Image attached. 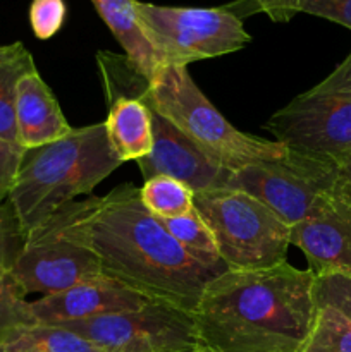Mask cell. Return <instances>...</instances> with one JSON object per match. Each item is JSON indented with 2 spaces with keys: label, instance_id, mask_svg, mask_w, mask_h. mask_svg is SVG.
I'll list each match as a JSON object with an SVG mask.
<instances>
[{
  "label": "cell",
  "instance_id": "1",
  "mask_svg": "<svg viewBox=\"0 0 351 352\" xmlns=\"http://www.w3.org/2000/svg\"><path fill=\"white\" fill-rule=\"evenodd\" d=\"M28 237H57L92 251L102 275L138 292L193 313L205 285L217 277L169 234L131 182L103 196L72 201ZM26 237V239H28Z\"/></svg>",
  "mask_w": 351,
  "mask_h": 352
},
{
  "label": "cell",
  "instance_id": "2",
  "mask_svg": "<svg viewBox=\"0 0 351 352\" xmlns=\"http://www.w3.org/2000/svg\"><path fill=\"white\" fill-rule=\"evenodd\" d=\"M315 274L288 261L226 270L203 289L193 323L206 352H299L315 318Z\"/></svg>",
  "mask_w": 351,
  "mask_h": 352
},
{
  "label": "cell",
  "instance_id": "3",
  "mask_svg": "<svg viewBox=\"0 0 351 352\" xmlns=\"http://www.w3.org/2000/svg\"><path fill=\"white\" fill-rule=\"evenodd\" d=\"M120 165L105 124L76 127L62 140L24 151L7 203L28 237L78 196L89 195Z\"/></svg>",
  "mask_w": 351,
  "mask_h": 352
},
{
  "label": "cell",
  "instance_id": "4",
  "mask_svg": "<svg viewBox=\"0 0 351 352\" xmlns=\"http://www.w3.org/2000/svg\"><path fill=\"white\" fill-rule=\"evenodd\" d=\"M141 100L226 170L275 160L289 151L279 141L237 131L196 86L188 65L162 64L148 79Z\"/></svg>",
  "mask_w": 351,
  "mask_h": 352
},
{
  "label": "cell",
  "instance_id": "5",
  "mask_svg": "<svg viewBox=\"0 0 351 352\" xmlns=\"http://www.w3.org/2000/svg\"><path fill=\"white\" fill-rule=\"evenodd\" d=\"M195 210L215 237L227 270H265L288 261L291 227L237 189L195 192Z\"/></svg>",
  "mask_w": 351,
  "mask_h": 352
},
{
  "label": "cell",
  "instance_id": "6",
  "mask_svg": "<svg viewBox=\"0 0 351 352\" xmlns=\"http://www.w3.org/2000/svg\"><path fill=\"white\" fill-rule=\"evenodd\" d=\"M265 129L289 150L339 162L351 153V52L326 79L268 119Z\"/></svg>",
  "mask_w": 351,
  "mask_h": 352
},
{
  "label": "cell",
  "instance_id": "7",
  "mask_svg": "<svg viewBox=\"0 0 351 352\" xmlns=\"http://www.w3.org/2000/svg\"><path fill=\"white\" fill-rule=\"evenodd\" d=\"M145 36L162 64H182L222 57L251 41L243 21L231 7H171L134 2Z\"/></svg>",
  "mask_w": 351,
  "mask_h": 352
},
{
  "label": "cell",
  "instance_id": "8",
  "mask_svg": "<svg viewBox=\"0 0 351 352\" xmlns=\"http://www.w3.org/2000/svg\"><path fill=\"white\" fill-rule=\"evenodd\" d=\"M339 177L336 162L289 150L275 160L231 170L226 189L251 195L277 213L289 227L312 212L317 198Z\"/></svg>",
  "mask_w": 351,
  "mask_h": 352
},
{
  "label": "cell",
  "instance_id": "9",
  "mask_svg": "<svg viewBox=\"0 0 351 352\" xmlns=\"http://www.w3.org/2000/svg\"><path fill=\"white\" fill-rule=\"evenodd\" d=\"M57 327L85 337L103 352H191L198 347L191 313L157 301Z\"/></svg>",
  "mask_w": 351,
  "mask_h": 352
},
{
  "label": "cell",
  "instance_id": "10",
  "mask_svg": "<svg viewBox=\"0 0 351 352\" xmlns=\"http://www.w3.org/2000/svg\"><path fill=\"white\" fill-rule=\"evenodd\" d=\"M291 246L303 251L308 270L351 277V182L339 174L312 212L291 227Z\"/></svg>",
  "mask_w": 351,
  "mask_h": 352
},
{
  "label": "cell",
  "instance_id": "11",
  "mask_svg": "<svg viewBox=\"0 0 351 352\" xmlns=\"http://www.w3.org/2000/svg\"><path fill=\"white\" fill-rule=\"evenodd\" d=\"M12 275L26 294L41 292L43 296L103 277L92 251L57 237H28Z\"/></svg>",
  "mask_w": 351,
  "mask_h": 352
},
{
  "label": "cell",
  "instance_id": "12",
  "mask_svg": "<svg viewBox=\"0 0 351 352\" xmlns=\"http://www.w3.org/2000/svg\"><path fill=\"white\" fill-rule=\"evenodd\" d=\"M151 110V109H150ZM153 116V148L138 160L143 179L167 175L184 182L193 191L226 189L229 172L217 167L176 127L151 110Z\"/></svg>",
  "mask_w": 351,
  "mask_h": 352
},
{
  "label": "cell",
  "instance_id": "13",
  "mask_svg": "<svg viewBox=\"0 0 351 352\" xmlns=\"http://www.w3.org/2000/svg\"><path fill=\"white\" fill-rule=\"evenodd\" d=\"M147 302H150L147 298L124 287L119 282L100 277L31 301V309L38 325H61L110 313L133 311L143 308Z\"/></svg>",
  "mask_w": 351,
  "mask_h": 352
},
{
  "label": "cell",
  "instance_id": "14",
  "mask_svg": "<svg viewBox=\"0 0 351 352\" xmlns=\"http://www.w3.org/2000/svg\"><path fill=\"white\" fill-rule=\"evenodd\" d=\"M72 129L38 69L24 72L16 88L17 144L24 150H33L62 140Z\"/></svg>",
  "mask_w": 351,
  "mask_h": 352
},
{
  "label": "cell",
  "instance_id": "15",
  "mask_svg": "<svg viewBox=\"0 0 351 352\" xmlns=\"http://www.w3.org/2000/svg\"><path fill=\"white\" fill-rule=\"evenodd\" d=\"M143 89L134 95L105 98L109 116L103 124L110 146L123 164L141 160L153 148V116L150 107L141 100Z\"/></svg>",
  "mask_w": 351,
  "mask_h": 352
},
{
  "label": "cell",
  "instance_id": "16",
  "mask_svg": "<svg viewBox=\"0 0 351 352\" xmlns=\"http://www.w3.org/2000/svg\"><path fill=\"white\" fill-rule=\"evenodd\" d=\"M98 16L107 24L117 43L123 47L124 55L134 67L150 79V76L162 65L157 52L153 50L138 21L134 2L136 0H89Z\"/></svg>",
  "mask_w": 351,
  "mask_h": 352
},
{
  "label": "cell",
  "instance_id": "17",
  "mask_svg": "<svg viewBox=\"0 0 351 352\" xmlns=\"http://www.w3.org/2000/svg\"><path fill=\"white\" fill-rule=\"evenodd\" d=\"M33 67V55L21 41L0 45V140L17 143L16 88L21 76Z\"/></svg>",
  "mask_w": 351,
  "mask_h": 352
},
{
  "label": "cell",
  "instance_id": "18",
  "mask_svg": "<svg viewBox=\"0 0 351 352\" xmlns=\"http://www.w3.org/2000/svg\"><path fill=\"white\" fill-rule=\"evenodd\" d=\"M103 352L85 337L57 325H34L14 330L0 339V352Z\"/></svg>",
  "mask_w": 351,
  "mask_h": 352
},
{
  "label": "cell",
  "instance_id": "19",
  "mask_svg": "<svg viewBox=\"0 0 351 352\" xmlns=\"http://www.w3.org/2000/svg\"><path fill=\"white\" fill-rule=\"evenodd\" d=\"M165 229L169 230L172 237L191 254L195 260H198L203 267L209 270L215 272L217 275L224 274L227 267L224 261L220 260L219 248H217L215 237H213L212 230L206 227L202 217L198 215L195 208L189 213L176 219L162 220Z\"/></svg>",
  "mask_w": 351,
  "mask_h": 352
},
{
  "label": "cell",
  "instance_id": "20",
  "mask_svg": "<svg viewBox=\"0 0 351 352\" xmlns=\"http://www.w3.org/2000/svg\"><path fill=\"white\" fill-rule=\"evenodd\" d=\"M140 195L148 212L160 220L186 215L195 208V191L167 175L147 179L140 188Z\"/></svg>",
  "mask_w": 351,
  "mask_h": 352
},
{
  "label": "cell",
  "instance_id": "21",
  "mask_svg": "<svg viewBox=\"0 0 351 352\" xmlns=\"http://www.w3.org/2000/svg\"><path fill=\"white\" fill-rule=\"evenodd\" d=\"M299 352H351V320L332 306H317Z\"/></svg>",
  "mask_w": 351,
  "mask_h": 352
},
{
  "label": "cell",
  "instance_id": "22",
  "mask_svg": "<svg viewBox=\"0 0 351 352\" xmlns=\"http://www.w3.org/2000/svg\"><path fill=\"white\" fill-rule=\"evenodd\" d=\"M26 296L12 272L0 274V339L14 330L38 325Z\"/></svg>",
  "mask_w": 351,
  "mask_h": 352
},
{
  "label": "cell",
  "instance_id": "23",
  "mask_svg": "<svg viewBox=\"0 0 351 352\" xmlns=\"http://www.w3.org/2000/svg\"><path fill=\"white\" fill-rule=\"evenodd\" d=\"M26 244V236L23 234L9 203L0 205V274L12 272L17 256Z\"/></svg>",
  "mask_w": 351,
  "mask_h": 352
},
{
  "label": "cell",
  "instance_id": "24",
  "mask_svg": "<svg viewBox=\"0 0 351 352\" xmlns=\"http://www.w3.org/2000/svg\"><path fill=\"white\" fill-rule=\"evenodd\" d=\"M67 7L64 0H31L30 24L38 40H50L64 26Z\"/></svg>",
  "mask_w": 351,
  "mask_h": 352
},
{
  "label": "cell",
  "instance_id": "25",
  "mask_svg": "<svg viewBox=\"0 0 351 352\" xmlns=\"http://www.w3.org/2000/svg\"><path fill=\"white\" fill-rule=\"evenodd\" d=\"M317 306H332L351 320V277L346 275H315Z\"/></svg>",
  "mask_w": 351,
  "mask_h": 352
},
{
  "label": "cell",
  "instance_id": "26",
  "mask_svg": "<svg viewBox=\"0 0 351 352\" xmlns=\"http://www.w3.org/2000/svg\"><path fill=\"white\" fill-rule=\"evenodd\" d=\"M298 10L351 30V0H298Z\"/></svg>",
  "mask_w": 351,
  "mask_h": 352
},
{
  "label": "cell",
  "instance_id": "27",
  "mask_svg": "<svg viewBox=\"0 0 351 352\" xmlns=\"http://www.w3.org/2000/svg\"><path fill=\"white\" fill-rule=\"evenodd\" d=\"M24 151L26 150L17 143L0 140V205H3L9 198V192L17 177L21 162H23Z\"/></svg>",
  "mask_w": 351,
  "mask_h": 352
},
{
  "label": "cell",
  "instance_id": "28",
  "mask_svg": "<svg viewBox=\"0 0 351 352\" xmlns=\"http://www.w3.org/2000/svg\"><path fill=\"white\" fill-rule=\"evenodd\" d=\"M257 9L267 14L274 23H288L298 10V0H253Z\"/></svg>",
  "mask_w": 351,
  "mask_h": 352
},
{
  "label": "cell",
  "instance_id": "29",
  "mask_svg": "<svg viewBox=\"0 0 351 352\" xmlns=\"http://www.w3.org/2000/svg\"><path fill=\"white\" fill-rule=\"evenodd\" d=\"M337 167H339V174L351 182V153L341 158V160L337 162Z\"/></svg>",
  "mask_w": 351,
  "mask_h": 352
},
{
  "label": "cell",
  "instance_id": "30",
  "mask_svg": "<svg viewBox=\"0 0 351 352\" xmlns=\"http://www.w3.org/2000/svg\"><path fill=\"white\" fill-rule=\"evenodd\" d=\"M191 352H206V351L202 349V347H196V349H193Z\"/></svg>",
  "mask_w": 351,
  "mask_h": 352
},
{
  "label": "cell",
  "instance_id": "31",
  "mask_svg": "<svg viewBox=\"0 0 351 352\" xmlns=\"http://www.w3.org/2000/svg\"><path fill=\"white\" fill-rule=\"evenodd\" d=\"M21 352H41V351H21Z\"/></svg>",
  "mask_w": 351,
  "mask_h": 352
}]
</instances>
